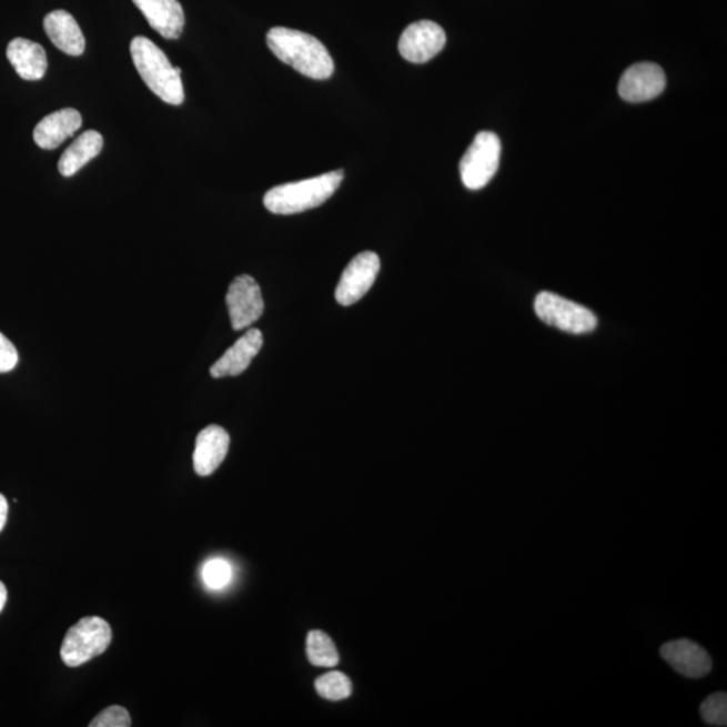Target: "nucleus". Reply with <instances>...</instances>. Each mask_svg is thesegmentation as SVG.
Masks as SVG:
<instances>
[{
    "instance_id": "nucleus-1",
    "label": "nucleus",
    "mask_w": 727,
    "mask_h": 727,
    "mask_svg": "<svg viewBox=\"0 0 727 727\" xmlns=\"http://www.w3.org/2000/svg\"><path fill=\"white\" fill-rule=\"evenodd\" d=\"M267 43L277 59L306 78L326 80L334 72L332 55L324 43L303 31L273 28L269 31Z\"/></svg>"
},
{
    "instance_id": "nucleus-2",
    "label": "nucleus",
    "mask_w": 727,
    "mask_h": 727,
    "mask_svg": "<svg viewBox=\"0 0 727 727\" xmlns=\"http://www.w3.org/2000/svg\"><path fill=\"white\" fill-rule=\"evenodd\" d=\"M130 50L132 61L151 92L164 103L181 105L185 100L181 69L170 64L168 55L149 38L135 37Z\"/></svg>"
},
{
    "instance_id": "nucleus-3",
    "label": "nucleus",
    "mask_w": 727,
    "mask_h": 727,
    "mask_svg": "<svg viewBox=\"0 0 727 727\" xmlns=\"http://www.w3.org/2000/svg\"><path fill=\"white\" fill-rule=\"evenodd\" d=\"M343 180V170H334L314 179L284 183L265 193L264 206L274 214H295L313 210L331 199Z\"/></svg>"
},
{
    "instance_id": "nucleus-4",
    "label": "nucleus",
    "mask_w": 727,
    "mask_h": 727,
    "mask_svg": "<svg viewBox=\"0 0 727 727\" xmlns=\"http://www.w3.org/2000/svg\"><path fill=\"white\" fill-rule=\"evenodd\" d=\"M112 642V629L105 619L91 616L80 622L67 632L61 646L62 662L68 667H80L101 654H104Z\"/></svg>"
},
{
    "instance_id": "nucleus-5",
    "label": "nucleus",
    "mask_w": 727,
    "mask_h": 727,
    "mask_svg": "<svg viewBox=\"0 0 727 727\" xmlns=\"http://www.w3.org/2000/svg\"><path fill=\"white\" fill-rule=\"evenodd\" d=\"M502 142L493 132H478L460 162L461 180L471 191H478L492 181L501 164Z\"/></svg>"
},
{
    "instance_id": "nucleus-6",
    "label": "nucleus",
    "mask_w": 727,
    "mask_h": 727,
    "mask_svg": "<svg viewBox=\"0 0 727 727\" xmlns=\"http://www.w3.org/2000/svg\"><path fill=\"white\" fill-rule=\"evenodd\" d=\"M535 313L545 324L566 333L585 334L597 327L596 315L589 309L547 291L536 296Z\"/></svg>"
},
{
    "instance_id": "nucleus-7",
    "label": "nucleus",
    "mask_w": 727,
    "mask_h": 727,
    "mask_svg": "<svg viewBox=\"0 0 727 727\" xmlns=\"http://www.w3.org/2000/svg\"><path fill=\"white\" fill-rule=\"evenodd\" d=\"M225 300L231 324L235 331H243L255 324L264 313L261 286L250 275L238 276L228 289Z\"/></svg>"
},
{
    "instance_id": "nucleus-8",
    "label": "nucleus",
    "mask_w": 727,
    "mask_h": 727,
    "mask_svg": "<svg viewBox=\"0 0 727 727\" xmlns=\"http://www.w3.org/2000/svg\"><path fill=\"white\" fill-rule=\"evenodd\" d=\"M381 271V259L375 252L365 251L353 258L341 275L336 289L340 305L351 306L368 293Z\"/></svg>"
},
{
    "instance_id": "nucleus-9",
    "label": "nucleus",
    "mask_w": 727,
    "mask_h": 727,
    "mask_svg": "<svg viewBox=\"0 0 727 727\" xmlns=\"http://www.w3.org/2000/svg\"><path fill=\"white\" fill-rule=\"evenodd\" d=\"M446 46L445 30L438 23L420 21L403 31L400 52L404 60L414 64H425L442 52Z\"/></svg>"
},
{
    "instance_id": "nucleus-10",
    "label": "nucleus",
    "mask_w": 727,
    "mask_h": 727,
    "mask_svg": "<svg viewBox=\"0 0 727 727\" xmlns=\"http://www.w3.org/2000/svg\"><path fill=\"white\" fill-rule=\"evenodd\" d=\"M666 84V73L662 67L653 62H642L624 72L619 80L618 93L629 103H644L659 97Z\"/></svg>"
},
{
    "instance_id": "nucleus-11",
    "label": "nucleus",
    "mask_w": 727,
    "mask_h": 727,
    "mask_svg": "<svg viewBox=\"0 0 727 727\" xmlns=\"http://www.w3.org/2000/svg\"><path fill=\"white\" fill-rule=\"evenodd\" d=\"M660 655L676 673L686 678L700 679L711 673L713 662L709 653L688 638L663 644Z\"/></svg>"
},
{
    "instance_id": "nucleus-12",
    "label": "nucleus",
    "mask_w": 727,
    "mask_h": 727,
    "mask_svg": "<svg viewBox=\"0 0 727 727\" xmlns=\"http://www.w3.org/2000/svg\"><path fill=\"white\" fill-rule=\"evenodd\" d=\"M230 434L223 427L212 425L202 430L195 440L193 465L201 477L211 476L223 464L230 451Z\"/></svg>"
},
{
    "instance_id": "nucleus-13",
    "label": "nucleus",
    "mask_w": 727,
    "mask_h": 727,
    "mask_svg": "<svg viewBox=\"0 0 727 727\" xmlns=\"http://www.w3.org/2000/svg\"><path fill=\"white\" fill-rule=\"evenodd\" d=\"M262 346V332L258 329H250L212 365L211 375L214 378L242 375L249 368L252 360L261 352Z\"/></svg>"
},
{
    "instance_id": "nucleus-14",
    "label": "nucleus",
    "mask_w": 727,
    "mask_h": 727,
    "mask_svg": "<svg viewBox=\"0 0 727 727\" xmlns=\"http://www.w3.org/2000/svg\"><path fill=\"white\" fill-rule=\"evenodd\" d=\"M143 12L151 28L166 40H176L185 27V14L179 0H132Z\"/></svg>"
},
{
    "instance_id": "nucleus-15",
    "label": "nucleus",
    "mask_w": 727,
    "mask_h": 727,
    "mask_svg": "<svg viewBox=\"0 0 727 727\" xmlns=\"http://www.w3.org/2000/svg\"><path fill=\"white\" fill-rule=\"evenodd\" d=\"M82 125L81 113L74 109H64L43 118L34 129V142L43 150H54Z\"/></svg>"
},
{
    "instance_id": "nucleus-16",
    "label": "nucleus",
    "mask_w": 727,
    "mask_h": 727,
    "mask_svg": "<svg viewBox=\"0 0 727 727\" xmlns=\"http://www.w3.org/2000/svg\"><path fill=\"white\" fill-rule=\"evenodd\" d=\"M8 59L19 78L28 81L41 80L47 73L48 57L40 43L16 38L9 43Z\"/></svg>"
},
{
    "instance_id": "nucleus-17",
    "label": "nucleus",
    "mask_w": 727,
    "mask_h": 727,
    "mask_svg": "<svg viewBox=\"0 0 727 727\" xmlns=\"http://www.w3.org/2000/svg\"><path fill=\"white\" fill-rule=\"evenodd\" d=\"M50 41L61 52L78 57L84 53L85 38L75 19L64 10L50 12L43 21Z\"/></svg>"
},
{
    "instance_id": "nucleus-18",
    "label": "nucleus",
    "mask_w": 727,
    "mask_h": 727,
    "mask_svg": "<svg viewBox=\"0 0 727 727\" xmlns=\"http://www.w3.org/2000/svg\"><path fill=\"white\" fill-rule=\"evenodd\" d=\"M103 137L98 131H85L62 154L59 162V172L64 176H72L91 162L103 150Z\"/></svg>"
},
{
    "instance_id": "nucleus-19",
    "label": "nucleus",
    "mask_w": 727,
    "mask_h": 727,
    "mask_svg": "<svg viewBox=\"0 0 727 727\" xmlns=\"http://www.w3.org/2000/svg\"><path fill=\"white\" fill-rule=\"evenodd\" d=\"M307 659L315 667H336L340 656L336 646L324 632L312 630L307 635Z\"/></svg>"
},
{
    "instance_id": "nucleus-20",
    "label": "nucleus",
    "mask_w": 727,
    "mask_h": 727,
    "mask_svg": "<svg viewBox=\"0 0 727 727\" xmlns=\"http://www.w3.org/2000/svg\"><path fill=\"white\" fill-rule=\"evenodd\" d=\"M315 690H317L322 698L337 701L350 698L353 687L346 675L333 672L322 675L315 680Z\"/></svg>"
},
{
    "instance_id": "nucleus-21",
    "label": "nucleus",
    "mask_w": 727,
    "mask_h": 727,
    "mask_svg": "<svg viewBox=\"0 0 727 727\" xmlns=\"http://www.w3.org/2000/svg\"><path fill=\"white\" fill-rule=\"evenodd\" d=\"M700 716L707 725L726 726L727 725V695L726 693H716L710 695L704 704L700 705Z\"/></svg>"
},
{
    "instance_id": "nucleus-22",
    "label": "nucleus",
    "mask_w": 727,
    "mask_h": 727,
    "mask_svg": "<svg viewBox=\"0 0 727 727\" xmlns=\"http://www.w3.org/2000/svg\"><path fill=\"white\" fill-rule=\"evenodd\" d=\"M202 579L213 590L223 589L232 579V566L224 559H212L202 567Z\"/></svg>"
},
{
    "instance_id": "nucleus-23",
    "label": "nucleus",
    "mask_w": 727,
    "mask_h": 727,
    "mask_svg": "<svg viewBox=\"0 0 727 727\" xmlns=\"http://www.w3.org/2000/svg\"><path fill=\"white\" fill-rule=\"evenodd\" d=\"M131 717L124 707L111 706L92 720L90 727H130Z\"/></svg>"
},
{
    "instance_id": "nucleus-24",
    "label": "nucleus",
    "mask_w": 727,
    "mask_h": 727,
    "mask_svg": "<svg viewBox=\"0 0 727 727\" xmlns=\"http://www.w3.org/2000/svg\"><path fill=\"white\" fill-rule=\"evenodd\" d=\"M18 360L17 347L4 334L0 333V373H8L14 370Z\"/></svg>"
},
{
    "instance_id": "nucleus-25",
    "label": "nucleus",
    "mask_w": 727,
    "mask_h": 727,
    "mask_svg": "<svg viewBox=\"0 0 727 727\" xmlns=\"http://www.w3.org/2000/svg\"><path fill=\"white\" fill-rule=\"evenodd\" d=\"M9 503L6 497L0 493V533H2L6 523H8Z\"/></svg>"
},
{
    "instance_id": "nucleus-26",
    "label": "nucleus",
    "mask_w": 727,
    "mask_h": 727,
    "mask_svg": "<svg viewBox=\"0 0 727 727\" xmlns=\"http://www.w3.org/2000/svg\"><path fill=\"white\" fill-rule=\"evenodd\" d=\"M6 603H8V589L2 580H0V612L4 609Z\"/></svg>"
}]
</instances>
